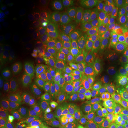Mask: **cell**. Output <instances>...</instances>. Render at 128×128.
<instances>
[{
    "label": "cell",
    "instance_id": "obj_2",
    "mask_svg": "<svg viewBox=\"0 0 128 128\" xmlns=\"http://www.w3.org/2000/svg\"><path fill=\"white\" fill-rule=\"evenodd\" d=\"M124 1L116 0H100L98 1L97 12L92 18L97 21L100 26L120 22V14Z\"/></svg>",
    "mask_w": 128,
    "mask_h": 128
},
{
    "label": "cell",
    "instance_id": "obj_1",
    "mask_svg": "<svg viewBox=\"0 0 128 128\" xmlns=\"http://www.w3.org/2000/svg\"><path fill=\"white\" fill-rule=\"evenodd\" d=\"M99 34L102 45L122 49L124 40L128 34V29L120 21L101 26Z\"/></svg>",
    "mask_w": 128,
    "mask_h": 128
},
{
    "label": "cell",
    "instance_id": "obj_4",
    "mask_svg": "<svg viewBox=\"0 0 128 128\" xmlns=\"http://www.w3.org/2000/svg\"><path fill=\"white\" fill-rule=\"evenodd\" d=\"M94 77L98 83L99 90L108 88L117 81L116 68L101 65L94 71Z\"/></svg>",
    "mask_w": 128,
    "mask_h": 128
},
{
    "label": "cell",
    "instance_id": "obj_24",
    "mask_svg": "<svg viewBox=\"0 0 128 128\" xmlns=\"http://www.w3.org/2000/svg\"><path fill=\"white\" fill-rule=\"evenodd\" d=\"M114 113L119 118H128V98L120 106L116 108Z\"/></svg>",
    "mask_w": 128,
    "mask_h": 128
},
{
    "label": "cell",
    "instance_id": "obj_39",
    "mask_svg": "<svg viewBox=\"0 0 128 128\" xmlns=\"http://www.w3.org/2000/svg\"><path fill=\"white\" fill-rule=\"evenodd\" d=\"M114 128H118V127H117V126H116V124H115V125H114Z\"/></svg>",
    "mask_w": 128,
    "mask_h": 128
},
{
    "label": "cell",
    "instance_id": "obj_5",
    "mask_svg": "<svg viewBox=\"0 0 128 128\" xmlns=\"http://www.w3.org/2000/svg\"><path fill=\"white\" fill-rule=\"evenodd\" d=\"M103 64V60L99 52H86L80 59V65L87 72L96 71Z\"/></svg>",
    "mask_w": 128,
    "mask_h": 128
},
{
    "label": "cell",
    "instance_id": "obj_26",
    "mask_svg": "<svg viewBox=\"0 0 128 128\" xmlns=\"http://www.w3.org/2000/svg\"><path fill=\"white\" fill-rule=\"evenodd\" d=\"M11 124L9 120V114L1 109L0 114V128H10Z\"/></svg>",
    "mask_w": 128,
    "mask_h": 128
},
{
    "label": "cell",
    "instance_id": "obj_3",
    "mask_svg": "<svg viewBox=\"0 0 128 128\" xmlns=\"http://www.w3.org/2000/svg\"><path fill=\"white\" fill-rule=\"evenodd\" d=\"M99 97L108 109L114 112L116 108L125 102L128 95L123 92L116 81L110 87L100 91Z\"/></svg>",
    "mask_w": 128,
    "mask_h": 128
},
{
    "label": "cell",
    "instance_id": "obj_19",
    "mask_svg": "<svg viewBox=\"0 0 128 128\" xmlns=\"http://www.w3.org/2000/svg\"><path fill=\"white\" fill-rule=\"evenodd\" d=\"M6 28L1 25L0 27V45L7 46L13 42V36Z\"/></svg>",
    "mask_w": 128,
    "mask_h": 128
},
{
    "label": "cell",
    "instance_id": "obj_21",
    "mask_svg": "<svg viewBox=\"0 0 128 128\" xmlns=\"http://www.w3.org/2000/svg\"><path fill=\"white\" fill-rule=\"evenodd\" d=\"M56 60L58 64L60 65V68L65 70L66 67H68L70 65L71 59L70 54L64 52L62 54H60L58 56Z\"/></svg>",
    "mask_w": 128,
    "mask_h": 128
},
{
    "label": "cell",
    "instance_id": "obj_16",
    "mask_svg": "<svg viewBox=\"0 0 128 128\" xmlns=\"http://www.w3.org/2000/svg\"><path fill=\"white\" fill-rule=\"evenodd\" d=\"M63 116L67 123L73 124L81 119V113L78 108H71L64 112Z\"/></svg>",
    "mask_w": 128,
    "mask_h": 128
},
{
    "label": "cell",
    "instance_id": "obj_33",
    "mask_svg": "<svg viewBox=\"0 0 128 128\" xmlns=\"http://www.w3.org/2000/svg\"><path fill=\"white\" fill-rule=\"evenodd\" d=\"M12 48L8 46H0L1 55H7L12 52Z\"/></svg>",
    "mask_w": 128,
    "mask_h": 128
},
{
    "label": "cell",
    "instance_id": "obj_7",
    "mask_svg": "<svg viewBox=\"0 0 128 128\" xmlns=\"http://www.w3.org/2000/svg\"><path fill=\"white\" fill-rule=\"evenodd\" d=\"M99 87L98 83L94 77V72L90 74L89 78L81 87V93L86 100H92L99 96Z\"/></svg>",
    "mask_w": 128,
    "mask_h": 128
},
{
    "label": "cell",
    "instance_id": "obj_25",
    "mask_svg": "<svg viewBox=\"0 0 128 128\" xmlns=\"http://www.w3.org/2000/svg\"><path fill=\"white\" fill-rule=\"evenodd\" d=\"M122 58L120 57L119 56H111L104 60L103 65L108 67V68H113L114 66H117Z\"/></svg>",
    "mask_w": 128,
    "mask_h": 128
},
{
    "label": "cell",
    "instance_id": "obj_29",
    "mask_svg": "<svg viewBox=\"0 0 128 128\" xmlns=\"http://www.w3.org/2000/svg\"><path fill=\"white\" fill-rule=\"evenodd\" d=\"M117 82L120 88L128 95V80L119 79L117 80Z\"/></svg>",
    "mask_w": 128,
    "mask_h": 128
},
{
    "label": "cell",
    "instance_id": "obj_18",
    "mask_svg": "<svg viewBox=\"0 0 128 128\" xmlns=\"http://www.w3.org/2000/svg\"><path fill=\"white\" fill-rule=\"evenodd\" d=\"M27 85L24 82H18L15 84L12 90V96L14 100H20L23 98L27 92Z\"/></svg>",
    "mask_w": 128,
    "mask_h": 128
},
{
    "label": "cell",
    "instance_id": "obj_10",
    "mask_svg": "<svg viewBox=\"0 0 128 128\" xmlns=\"http://www.w3.org/2000/svg\"><path fill=\"white\" fill-rule=\"evenodd\" d=\"M90 75L82 69L76 68L74 69L72 72L67 77V81L70 84L75 85L83 84L89 78Z\"/></svg>",
    "mask_w": 128,
    "mask_h": 128
},
{
    "label": "cell",
    "instance_id": "obj_37",
    "mask_svg": "<svg viewBox=\"0 0 128 128\" xmlns=\"http://www.w3.org/2000/svg\"><path fill=\"white\" fill-rule=\"evenodd\" d=\"M0 66H1V70H0V71H1V74H2L3 72H4V64H3L1 60H0Z\"/></svg>",
    "mask_w": 128,
    "mask_h": 128
},
{
    "label": "cell",
    "instance_id": "obj_36",
    "mask_svg": "<svg viewBox=\"0 0 128 128\" xmlns=\"http://www.w3.org/2000/svg\"><path fill=\"white\" fill-rule=\"evenodd\" d=\"M24 128H36V127H35L34 124H32V123H28V124L25 126Z\"/></svg>",
    "mask_w": 128,
    "mask_h": 128
},
{
    "label": "cell",
    "instance_id": "obj_12",
    "mask_svg": "<svg viewBox=\"0 0 128 128\" xmlns=\"http://www.w3.org/2000/svg\"><path fill=\"white\" fill-rule=\"evenodd\" d=\"M70 46L76 52H84L88 49L86 40L83 35L73 34L70 40Z\"/></svg>",
    "mask_w": 128,
    "mask_h": 128
},
{
    "label": "cell",
    "instance_id": "obj_13",
    "mask_svg": "<svg viewBox=\"0 0 128 128\" xmlns=\"http://www.w3.org/2000/svg\"><path fill=\"white\" fill-rule=\"evenodd\" d=\"M9 120L11 125L22 128L28 124V118L19 112H13L9 114Z\"/></svg>",
    "mask_w": 128,
    "mask_h": 128
},
{
    "label": "cell",
    "instance_id": "obj_35",
    "mask_svg": "<svg viewBox=\"0 0 128 128\" xmlns=\"http://www.w3.org/2000/svg\"><path fill=\"white\" fill-rule=\"evenodd\" d=\"M82 128H95L93 123L90 120H86L82 126Z\"/></svg>",
    "mask_w": 128,
    "mask_h": 128
},
{
    "label": "cell",
    "instance_id": "obj_8",
    "mask_svg": "<svg viewBox=\"0 0 128 128\" xmlns=\"http://www.w3.org/2000/svg\"><path fill=\"white\" fill-rule=\"evenodd\" d=\"M84 37L88 49L90 52H98L102 44L98 32L95 30H86L84 32Z\"/></svg>",
    "mask_w": 128,
    "mask_h": 128
},
{
    "label": "cell",
    "instance_id": "obj_30",
    "mask_svg": "<svg viewBox=\"0 0 128 128\" xmlns=\"http://www.w3.org/2000/svg\"><path fill=\"white\" fill-rule=\"evenodd\" d=\"M13 6L17 12L25 8L28 7L26 2L23 1H21V0H17V1H14Z\"/></svg>",
    "mask_w": 128,
    "mask_h": 128
},
{
    "label": "cell",
    "instance_id": "obj_20",
    "mask_svg": "<svg viewBox=\"0 0 128 128\" xmlns=\"http://www.w3.org/2000/svg\"><path fill=\"white\" fill-rule=\"evenodd\" d=\"M47 97V92L45 90L42 88H36L33 92V98L37 103H44L46 101Z\"/></svg>",
    "mask_w": 128,
    "mask_h": 128
},
{
    "label": "cell",
    "instance_id": "obj_34",
    "mask_svg": "<svg viewBox=\"0 0 128 128\" xmlns=\"http://www.w3.org/2000/svg\"><path fill=\"white\" fill-rule=\"evenodd\" d=\"M122 50L124 52V56L128 57V34L126 36L125 40H124V43L123 46Z\"/></svg>",
    "mask_w": 128,
    "mask_h": 128
},
{
    "label": "cell",
    "instance_id": "obj_14",
    "mask_svg": "<svg viewBox=\"0 0 128 128\" xmlns=\"http://www.w3.org/2000/svg\"><path fill=\"white\" fill-rule=\"evenodd\" d=\"M98 52L103 59V62L106 59L111 56H119L121 58L124 56L122 49L118 48L112 47V46L102 45Z\"/></svg>",
    "mask_w": 128,
    "mask_h": 128
},
{
    "label": "cell",
    "instance_id": "obj_23",
    "mask_svg": "<svg viewBox=\"0 0 128 128\" xmlns=\"http://www.w3.org/2000/svg\"><path fill=\"white\" fill-rule=\"evenodd\" d=\"M17 22L16 16L12 12H4L2 16V23L7 27H12Z\"/></svg>",
    "mask_w": 128,
    "mask_h": 128
},
{
    "label": "cell",
    "instance_id": "obj_9",
    "mask_svg": "<svg viewBox=\"0 0 128 128\" xmlns=\"http://www.w3.org/2000/svg\"><path fill=\"white\" fill-rule=\"evenodd\" d=\"M80 98L79 92L76 90H70L59 94L55 99V103L60 106L70 105L76 102Z\"/></svg>",
    "mask_w": 128,
    "mask_h": 128
},
{
    "label": "cell",
    "instance_id": "obj_28",
    "mask_svg": "<svg viewBox=\"0 0 128 128\" xmlns=\"http://www.w3.org/2000/svg\"><path fill=\"white\" fill-rule=\"evenodd\" d=\"M115 124L118 128H128V118L118 117Z\"/></svg>",
    "mask_w": 128,
    "mask_h": 128
},
{
    "label": "cell",
    "instance_id": "obj_27",
    "mask_svg": "<svg viewBox=\"0 0 128 128\" xmlns=\"http://www.w3.org/2000/svg\"><path fill=\"white\" fill-rule=\"evenodd\" d=\"M10 97V92L7 88H2L0 90V103L1 104L7 103Z\"/></svg>",
    "mask_w": 128,
    "mask_h": 128
},
{
    "label": "cell",
    "instance_id": "obj_40",
    "mask_svg": "<svg viewBox=\"0 0 128 128\" xmlns=\"http://www.w3.org/2000/svg\"><path fill=\"white\" fill-rule=\"evenodd\" d=\"M127 12H128V8H127Z\"/></svg>",
    "mask_w": 128,
    "mask_h": 128
},
{
    "label": "cell",
    "instance_id": "obj_22",
    "mask_svg": "<svg viewBox=\"0 0 128 128\" xmlns=\"http://www.w3.org/2000/svg\"><path fill=\"white\" fill-rule=\"evenodd\" d=\"M7 63L11 68L16 70L20 68L22 65V58L17 55H10L7 58Z\"/></svg>",
    "mask_w": 128,
    "mask_h": 128
},
{
    "label": "cell",
    "instance_id": "obj_32",
    "mask_svg": "<svg viewBox=\"0 0 128 128\" xmlns=\"http://www.w3.org/2000/svg\"><path fill=\"white\" fill-rule=\"evenodd\" d=\"M33 12H34V9L32 7H28L22 10L19 11V12H18L19 14H20L21 16L27 17V16H29L30 15H32V14L33 13Z\"/></svg>",
    "mask_w": 128,
    "mask_h": 128
},
{
    "label": "cell",
    "instance_id": "obj_31",
    "mask_svg": "<svg viewBox=\"0 0 128 128\" xmlns=\"http://www.w3.org/2000/svg\"><path fill=\"white\" fill-rule=\"evenodd\" d=\"M12 36L16 38H20L23 35V28L20 26H16L12 29Z\"/></svg>",
    "mask_w": 128,
    "mask_h": 128
},
{
    "label": "cell",
    "instance_id": "obj_6",
    "mask_svg": "<svg viewBox=\"0 0 128 128\" xmlns=\"http://www.w3.org/2000/svg\"><path fill=\"white\" fill-rule=\"evenodd\" d=\"M87 114L91 120L101 118H109L114 119L118 118V116L114 112L110 111L103 103L97 102L90 104L88 108Z\"/></svg>",
    "mask_w": 128,
    "mask_h": 128
},
{
    "label": "cell",
    "instance_id": "obj_38",
    "mask_svg": "<svg viewBox=\"0 0 128 128\" xmlns=\"http://www.w3.org/2000/svg\"><path fill=\"white\" fill-rule=\"evenodd\" d=\"M10 128H18V127H16V126H12L11 125Z\"/></svg>",
    "mask_w": 128,
    "mask_h": 128
},
{
    "label": "cell",
    "instance_id": "obj_17",
    "mask_svg": "<svg viewBox=\"0 0 128 128\" xmlns=\"http://www.w3.org/2000/svg\"><path fill=\"white\" fill-rule=\"evenodd\" d=\"M116 119L109 118H101L92 120V122L93 123L95 128H114Z\"/></svg>",
    "mask_w": 128,
    "mask_h": 128
},
{
    "label": "cell",
    "instance_id": "obj_15",
    "mask_svg": "<svg viewBox=\"0 0 128 128\" xmlns=\"http://www.w3.org/2000/svg\"><path fill=\"white\" fill-rule=\"evenodd\" d=\"M116 80H128V57L124 56L115 67Z\"/></svg>",
    "mask_w": 128,
    "mask_h": 128
},
{
    "label": "cell",
    "instance_id": "obj_11",
    "mask_svg": "<svg viewBox=\"0 0 128 128\" xmlns=\"http://www.w3.org/2000/svg\"><path fill=\"white\" fill-rule=\"evenodd\" d=\"M65 33V27L60 22H55L49 27L46 32L48 38L51 40L60 39Z\"/></svg>",
    "mask_w": 128,
    "mask_h": 128
}]
</instances>
